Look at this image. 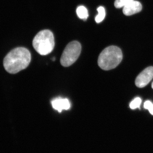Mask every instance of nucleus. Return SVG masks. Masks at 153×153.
<instances>
[{"instance_id": "6", "label": "nucleus", "mask_w": 153, "mask_h": 153, "mask_svg": "<svg viewBox=\"0 0 153 153\" xmlns=\"http://www.w3.org/2000/svg\"><path fill=\"white\" fill-rule=\"evenodd\" d=\"M52 107L59 113L62 112L63 110H67L71 107L70 102L67 98L58 97L54 98L51 101Z\"/></svg>"}, {"instance_id": "3", "label": "nucleus", "mask_w": 153, "mask_h": 153, "mask_svg": "<svg viewBox=\"0 0 153 153\" xmlns=\"http://www.w3.org/2000/svg\"><path fill=\"white\" fill-rule=\"evenodd\" d=\"M54 35L49 30L40 31L33 39V47L38 54L46 55L50 54L55 47Z\"/></svg>"}, {"instance_id": "12", "label": "nucleus", "mask_w": 153, "mask_h": 153, "mask_svg": "<svg viewBox=\"0 0 153 153\" xmlns=\"http://www.w3.org/2000/svg\"><path fill=\"white\" fill-rule=\"evenodd\" d=\"M144 107L149 111L151 114L153 115V104L149 100H147L145 102Z\"/></svg>"}, {"instance_id": "9", "label": "nucleus", "mask_w": 153, "mask_h": 153, "mask_svg": "<svg viewBox=\"0 0 153 153\" xmlns=\"http://www.w3.org/2000/svg\"><path fill=\"white\" fill-rule=\"evenodd\" d=\"M98 15L95 17V22L96 23H100L102 22L105 16V10L103 7H100L97 9Z\"/></svg>"}, {"instance_id": "13", "label": "nucleus", "mask_w": 153, "mask_h": 153, "mask_svg": "<svg viewBox=\"0 0 153 153\" xmlns=\"http://www.w3.org/2000/svg\"><path fill=\"white\" fill-rule=\"evenodd\" d=\"M152 88L153 89V82H152Z\"/></svg>"}, {"instance_id": "11", "label": "nucleus", "mask_w": 153, "mask_h": 153, "mask_svg": "<svg viewBox=\"0 0 153 153\" xmlns=\"http://www.w3.org/2000/svg\"><path fill=\"white\" fill-rule=\"evenodd\" d=\"M141 102V99L140 97H137L131 102L130 104V107L132 109L140 108Z\"/></svg>"}, {"instance_id": "4", "label": "nucleus", "mask_w": 153, "mask_h": 153, "mask_svg": "<svg viewBox=\"0 0 153 153\" xmlns=\"http://www.w3.org/2000/svg\"><path fill=\"white\" fill-rule=\"evenodd\" d=\"M81 45L77 41L70 42L61 55L60 62L64 67L71 66L77 60L81 52Z\"/></svg>"}, {"instance_id": "1", "label": "nucleus", "mask_w": 153, "mask_h": 153, "mask_svg": "<svg viewBox=\"0 0 153 153\" xmlns=\"http://www.w3.org/2000/svg\"><path fill=\"white\" fill-rule=\"evenodd\" d=\"M31 60V53L27 49L18 47L6 55L4 60V66L8 73L16 74L27 68Z\"/></svg>"}, {"instance_id": "7", "label": "nucleus", "mask_w": 153, "mask_h": 153, "mask_svg": "<svg viewBox=\"0 0 153 153\" xmlns=\"http://www.w3.org/2000/svg\"><path fill=\"white\" fill-rule=\"evenodd\" d=\"M142 10V6L140 2L133 1L125 6L123 13L126 16H131L139 13Z\"/></svg>"}, {"instance_id": "10", "label": "nucleus", "mask_w": 153, "mask_h": 153, "mask_svg": "<svg viewBox=\"0 0 153 153\" xmlns=\"http://www.w3.org/2000/svg\"><path fill=\"white\" fill-rule=\"evenodd\" d=\"M134 0H116L114 2V6L117 8L124 7L129 3Z\"/></svg>"}, {"instance_id": "2", "label": "nucleus", "mask_w": 153, "mask_h": 153, "mask_svg": "<svg viewBox=\"0 0 153 153\" xmlns=\"http://www.w3.org/2000/svg\"><path fill=\"white\" fill-rule=\"evenodd\" d=\"M123 59L120 48L111 46L105 48L99 56L98 66L104 70H109L117 67Z\"/></svg>"}, {"instance_id": "8", "label": "nucleus", "mask_w": 153, "mask_h": 153, "mask_svg": "<svg viewBox=\"0 0 153 153\" xmlns=\"http://www.w3.org/2000/svg\"><path fill=\"white\" fill-rule=\"evenodd\" d=\"M76 13L77 16L80 19L85 20L88 16V11L84 6L78 7L76 9Z\"/></svg>"}, {"instance_id": "5", "label": "nucleus", "mask_w": 153, "mask_h": 153, "mask_svg": "<svg viewBox=\"0 0 153 153\" xmlns=\"http://www.w3.org/2000/svg\"><path fill=\"white\" fill-rule=\"evenodd\" d=\"M153 78V67L149 66L142 71L135 80V84L139 88L144 87Z\"/></svg>"}]
</instances>
